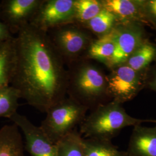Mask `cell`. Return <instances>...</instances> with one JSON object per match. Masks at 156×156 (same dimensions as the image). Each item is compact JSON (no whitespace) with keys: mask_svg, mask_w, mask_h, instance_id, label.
<instances>
[{"mask_svg":"<svg viewBox=\"0 0 156 156\" xmlns=\"http://www.w3.org/2000/svg\"><path fill=\"white\" fill-rule=\"evenodd\" d=\"M103 8L114 15L119 23L146 22L139 0H101Z\"/></svg>","mask_w":156,"mask_h":156,"instance_id":"obj_12","label":"cell"},{"mask_svg":"<svg viewBox=\"0 0 156 156\" xmlns=\"http://www.w3.org/2000/svg\"><path fill=\"white\" fill-rule=\"evenodd\" d=\"M83 156H128L126 151H120L111 141L84 138Z\"/></svg>","mask_w":156,"mask_h":156,"instance_id":"obj_18","label":"cell"},{"mask_svg":"<svg viewBox=\"0 0 156 156\" xmlns=\"http://www.w3.org/2000/svg\"><path fill=\"white\" fill-rule=\"evenodd\" d=\"M20 98L19 91L11 85L0 89V117L10 119L17 113Z\"/></svg>","mask_w":156,"mask_h":156,"instance_id":"obj_21","label":"cell"},{"mask_svg":"<svg viewBox=\"0 0 156 156\" xmlns=\"http://www.w3.org/2000/svg\"><path fill=\"white\" fill-rule=\"evenodd\" d=\"M113 34L115 51L111 69L124 64L129 56L147 41L140 23H119L113 29Z\"/></svg>","mask_w":156,"mask_h":156,"instance_id":"obj_8","label":"cell"},{"mask_svg":"<svg viewBox=\"0 0 156 156\" xmlns=\"http://www.w3.org/2000/svg\"><path fill=\"white\" fill-rule=\"evenodd\" d=\"M88 110L87 107L66 97L47 111L40 127L56 145L82 123Z\"/></svg>","mask_w":156,"mask_h":156,"instance_id":"obj_4","label":"cell"},{"mask_svg":"<svg viewBox=\"0 0 156 156\" xmlns=\"http://www.w3.org/2000/svg\"><path fill=\"white\" fill-rule=\"evenodd\" d=\"M156 58V46L147 41L129 56L124 64L137 72H145Z\"/></svg>","mask_w":156,"mask_h":156,"instance_id":"obj_16","label":"cell"},{"mask_svg":"<svg viewBox=\"0 0 156 156\" xmlns=\"http://www.w3.org/2000/svg\"><path fill=\"white\" fill-rule=\"evenodd\" d=\"M119 23L116 17L104 8L82 27L94 34L97 38H100L109 33Z\"/></svg>","mask_w":156,"mask_h":156,"instance_id":"obj_17","label":"cell"},{"mask_svg":"<svg viewBox=\"0 0 156 156\" xmlns=\"http://www.w3.org/2000/svg\"><path fill=\"white\" fill-rule=\"evenodd\" d=\"M104 9L101 0H75V23L83 26Z\"/></svg>","mask_w":156,"mask_h":156,"instance_id":"obj_19","label":"cell"},{"mask_svg":"<svg viewBox=\"0 0 156 156\" xmlns=\"http://www.w3.org/2000/svg\"><path fill=\"white\" fill-rule=\"evenodd\" d=\"M83 138L75 129L56 144V156H83Z\"/></svg>","mask_w":156,"mask_h":156,"instance_id":"obj_20","label":"cell"},{"mask_svg":"<svg viewBox=\"0 0 156 156\" xmlns=\"http://www.w3.org/2000/svg\"><path fill=\"white\" fill-rule=\"evenodd\" d=\"M15 37L0 43V89L10 86L16 66Z\"/></svg>","mask_w":156,"mask_h":156,"instance_id":"obj_15","label":"cell"},{"mask_svg":"<svg viewBox=\"0 0 156 156\" xmlns=\"http://www.w3.org/2000/svg\"><path fill=\"white\" fill-rule=\"evenodd\" d=\"M10 120L22 131L24 137V148L31 156H56V145L53 144L40 127L28 118L16 113Z\"/></svg>","mask_w":156,"mask_h":156,"instance_id":"obj_9","label":"cell"},{"mask_svg":"<svg viewBox=\"0 0 156 156\" xmlns=\"http://www.w3.org/2000/svg\"><path fill=\"white\" fill-rule=\"evenodd\" d=\"M156 120L140 119L129 115L116 101L112 100L96 107L79 125V133L84 138L111 141L127 127Z\"/></svg>","mask_w":156,"mask_h":156,"instance_id":"obj_3","label":"cell"},{"mask_svg":"<svg viewBox=\"0 0 156 156\" xmlns=\"http://www.w3.org/2000/svg\"><path fill=\"white\" fill-rule=\"evenodd\" d=\"M0 156H25L22 135L14 123L0 128Z\"/></svg>","mask_w":156,"mask_h":156,"instance_id":"obj_14","label":"cell"},{"mask_svg":"<svg viewBox=\"0 0 156 156\" xmlns=\"http://www.w3.org/2000/svg\"><path fill=\"white\" fill-rule=\"evenodd\" d=\"M51 42L66 66L83 58L93 38L89 31L76 23H69L47 32Z\"/></svg>","mask_w":156,"mask_h":156,"instance_id":"obj_5","label":"cell"},{"mask_svg":"<svg viewBox=\"0 0 156 156\" xmlns=\"http://www.w3.org/2000/svg\"><path fill=\"white\" fill-rule=\"evenodd\" d=\"M139 2L146 22L156 24V0H140Z\"/></svg>","mask_w":156,"mask_h":156,"instance_id":"obj_22","label":"cell"},{"mask_svg":"<svg viewBox=\"0 0 156 156\" xmlns=\"http://www.w3.org/2000/svg\"><path fill=\"white\" fill-rule=\"evenodd\" d=\"M13 36L5 24L0 19V43L13 38Z\"/></svg>","mask_w":156,"mask_h":156,"instance_id":"obj_23","label":"cell"},{"mask_svg":"<svg viewBox=\"0 0 156 156\" xmlns=\"http://www.w3.org/2000/svg\"><path fill=\"white\" fill-rule=\"evenodd\" d=\"M126 152L128 156H156V126H134Z\"/></svg>","mask_w":156,"mask_h":156,"instance_id":"obj_11","label":"cell"},{"mask_svg":"<svg viewBox=\"0 0 156 156\" xmlns=\"http://www.w3.org/2000/svg\"><path fill=\"white\" fill-rule=\"evenodd\" d=\"M148 86L151 89L156 91V71L149 80Z\"/></svg>","mask_w":156,"mask_h":156,"instance_id":"obj_24","label":"cell"},{"mask_svg":"<svg viewBox=\"0 0 156 156\" xmlns=\"http://www.w3.org/2000/svg\"><path fill=\"white\" fill-rule=\"evenodd\" d=\"M106 78L109 98L121 104L133 100L145 85V72L135 71L126 64L111 69Z\"/></svg>","mask_w":156,"mask_h":156,"instance_id":"obj_6","label":"cell"},{"mask_svg":"<svg viewBox=\"0 0 156 156\" xmlns=\"http://www.w3.org/2000/svg\"><path fill=\"white\" fill-rule=\"evenodd\" d=\"M42 0H3L0 2V19L13 35L28 24Z\"/></svg>","mask_w":156,"mask_h":156,"instance_id":"obj_10","label":"cell"},{"mask_svg":"<svg viewBox=\"0 0 156 156\" xmlns=\"http://www.w3.org/2000/svg\"><path fill=\"white\" fill-rule=\"evenodd\" d=\"M75 0H42L29 24L45 32L75 23Z\"/></svg>","mask_w":156,"mask_h":156,"instance_id":"obj_7","label":"cell"},{"mask_svg":"<svg viewBox=\"0 0 156 156\" xmlns=\"http://www.w3.org/2000/svg\"><path fill=\"white\" fill-rule=\"evenodd\" d=\"M16 66L11 86L43 113L67 97L68 71L47 32L24 25L15 37Z\"/></svg>","mask_w":156,"mask_h":156,"instance_id":"obj_1","label":"cell"},{"mask_svg":"<svg viewBox=\"0 0 156 156\" xmlns=\"http://www.w3.org/2000/svg\"><path fill=\"white\" fill-rule=\"evenodd\" d=\"M115 51V42L113 30L105 35L94 39L83 58L101 62L111 69Z\"/></svg>","mask_w":156,"mask_h":156,"instance_id":"obj_13","label":"cell"},{"mask_svg":"<svg viewBox=\"0 0 156 156\" xmlns=\"http://www.w3.org/2000/svg\"><path fill=\"white\" fill-rule=\"evenodd\" d=\"M67 97L94 109L110 98L106 75L89 59L82 58L67 66Z\"/></svg>","mask_w":156,"mask_h":156,"instance_id":"obj_2","label":"cell"}]
</instances>
